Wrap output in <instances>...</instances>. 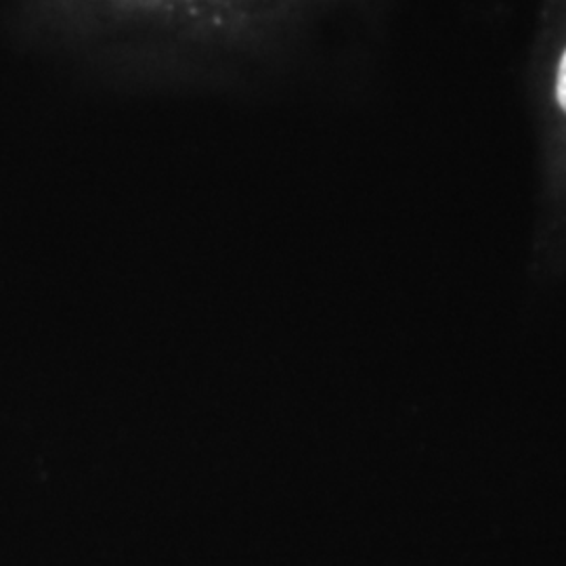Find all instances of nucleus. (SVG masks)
Wrapping results in <instances>:
<instances>
[{"instance_id": "obj_1", "label": "nucleus", "mask_w": 566, "mask_h": 566, "mask_svg": "<svg viewBox=\"0 0 566 566\" xmlns=\"http://www.w3.org/2000/svg\"><path fill=\"white\" fill-rule=\"evenodd\" d=\"M556 95H558V103L566 112V51L558 67V81H556Z\"/></svg>"}]
</instances>
